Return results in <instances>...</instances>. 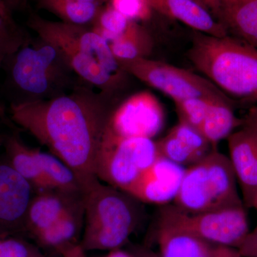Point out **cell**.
<instances>
[{
    "label": "cell",
    "mask_w": 257,
    "mask_h": 257,
    "mask_svg": "<svg viewBox=\"0 0 257 257\" xmlns=\"http://www.w3.org/2000/svg\"><path fill=\"white\" fill-rule=\"evenodd\" d=\"M85 84L51 99L13 102L10 106L12 120L68 165L84 192L99 180L98 152L111 114L119 104L116 93L97 92Z\"/></svg>",
    "instance_id": "6da1fadb"
},
{
    "label": "cell",
    "mask_w": 257,
    "mask_h": 257,
    "mask_svg": "<svg viewBox=\"0 0 257 257\" xmlns=\"http://www.w3.org/2000/svg\"><path fill=\"white\" fill-rule=\"evenodd\" d=\"M28 25L37 37L62 52L72 70L85 84L104 92L116 93L128 75L119 67L109 42L91 26L54 22L33 15Z\"/></svg>",
    "instance_id": "7a4b0ae2"
},
{
    "label": "cell",
    "mask_w": 257,
    "mask_h": 257,
    "mask_svg": "<svg viewBox=\"0 0 257 257\" xmlns=\"http://www.w3.org/2000/svg\"><path fill=\"white\" fill-rule=\"evenodd\" d=\"M187 57L204 77L235 102H257V48L226 35L194 31Z\"/></svg>",
    "instance_id": "3957f363"
},
{
    "label": "cell",
    "mask_w": 257,
    "mask_h": 257,
    "mask_svg": "<svg viewBox=\"0 0 257 257\" xmlns=\"http://www.w3.org/2000/svg\"><path fill=\"white\" fill-rule=\"evenodd\" d=\"M142 203L130 194L96 181L84 192L83 250L118 249L145 218Z\"/></svg>",
    "instance_id": "277c9868"
},
{
    "label": "cell",
    "mask_w": 257,
    "mask_h": 257,
    "mask_svg": "<svg viewBox=\"0 0 257 257\" xmlns=\"http://www.w3.org/2000/svg\"><path fill=\"white\" fill-rule=\"evenodd\" d=\"M8 75L23 101L43 100L72 90L77 77L58 49L37 37L5 60ZM20 102V101H18Z\"/></svg>",
    "instance_id": "5b68a950"
},
{
    "label": "cell",
    "mask_w": 257,
    "mask_h": 257,
    "mask_svg": "<svg viewBox=\"0 0 257 257\" xmlns=\"http://www.w3.org/2000/svg\"><path fill=\"white\" fill-rule=\"evenodd\" d=\"M229 157L214 147L200 162L184 171L173 204L189 214L243 204Z\"/></svg>",
    "instance_id": "8992f818"
},
{
    "label": "cell",
    "mask_w": 257,
    "mask_h": 257,
    "mask_svg": "<svg viewBox=\"0 0 257 257\" xmlns=\"http://www.w3.org/2000/svg\"><path fill=\"white\" fill-rule=\"evenodd\" d=\"M159 157L156 142L152 139L123 138L107 126L96 158V177L124 190Z\"/></svg>",
    "instance_id": "52a82bcc"
},
{
    "label": "cell",
    "mask_w": 257,
    "mask_h": 257,
    "mask_svg": "<svg viewBox=\"0 0 257 257\" xmlns=\"http://www.w3.org/2000/svg\"><path fill=\"white\" fill-rule=\"evenodd\" d=\"M157 217L209 242L237 249L250 231L244 204L189 214L168 204L160 206Z\"/></svg>",
    "instance_id": "ba28073f"
},
{
    "label": "cell",
    "mask_w": 257,
    "mask_h": 257,
    "mask_svg": "<svg viewBox=\"0 0 257 257\" xmlns=\"http://www.w3.org/2000/svg\"><path fill=\"white\" fill-rule=\"evenodd\" d=\"M117 62L126 74L170 96L173 101L204 97L234 101L204 76L187 69L151 60L149 57Z\"/></svg>",
    "instance_id": "9c48e42d"
},
{
    "label": "cell",
    "mask_w": 257,
    "mask_h": 257,
    "mask_svg": "<svg viewBox=\"0 0 257 257\" xmlns=\"http://www.w3.org/2000/svg\"><path fill=\"white\" fill-rule=\"evenodd\" d=\"M165 115L158 99L144 91L121 101L108 124L112 133L123 138L153 139L165 124Z\"/></svg>",
    "instance_id": "30bf717a"
},
{
    "label": "cell",
    "mask_w": 257,
    "mask_h": 257,
    "mask_svg": "<svg viewBox=\"0 0 257 257\" xmlns=\"http://www.w3.org/2000/svg\"><path fill=\"white\" fill-rule=\"evenodd\" d=\"M35 193L8 161H0V236L26 232L27 211Z\"/></svg>",
    "instance_id": "8fae6325"
},
{
    "label": "cell",
    "mask_w": 257,
    "mask_h": 257,
    "mask_svg": "<svg viewBox=\"0 0 257 257\" xmlns=\"http://www.w3.org/2000/svg\"><path fill=\"white\" fill-rule=\"evenodd\" d=\"M184 171L182 166L159 157L123 191L141 202L166 205L175 200Z\"/></svg>",
    "instance_id": "7c38bea8"
},
{
    "label": "cell",
    "mask_w": 257,
    "mask_h": 257,
    "mask_svg": "<svg viewBox=\"0 0 257 257\" xmlns=\"http://www.w3.org/2000/svg\"><path fill=\"white\" fill-rule=\"evenodd\" d=\"M227 141L229 157L241 188L243 204L251 208L257 195V135L240 126Z\"/></svg>",
    "instance_id": "4fadbf2b"
},
{
    "label": "cell",
    "mask_w": 257,
    "mask_h": 257,
    "mask_svg": "<svg viewBox=\"0 0 257 257\" xmlns=\"http://www.w3.org/2000/svg\"><path fill=\"white\" fill-rule=\"evenodd\" d=\"M159 156L181 166L202 160L214 147L197 128L179 121L167 135L156 142Z\"/></svg>",
    "instance_id": "5bb4252c"
},
{
    "label": "cell",
    "mask_w": 257,
    "mask_h": 257,
    "mask_svg": "<svg viewBox=\"0 0 257 257\" xmlns=\"http://www.w3.org/2000/svg\"><path fill=\"white\" fill-rule=\"evenodd\" d=\"M155 236L161 257H214L218 246L158 217Z\"/></svg>",
    "instance_id": "9a60e30c"
},
{
    "label": "cell",
    "mask_w": 257,
    "mask_h": 257,
    "mask_svg": "<svg viewBox=\"0 0 257 257\" xmlns=\"http://www.w3.org/2000/svg\"><path fill=\"white\" fill-rule=\"evenodd\" d=\"M83 197L84 193L73 194L57 189L35 193L27 211L25 231L36 236Z\"/></svg>",
    "instance_id": "2e32d148"
},
{
    "label": "cell",
    "mask_w": 257,
    "mask_h": 257,
    "mask_svg": "<svg viewBox=\"0 0 257 257\" xmlns=\"http://www.w3.org/2000/svg\"><path fill=\"white\" fill-rule=\"evenodd\" d=\"M152 10L178 20L195 32L214 37L228 35L226 29L194 0H148Z\"/></svg>",
    "instance_id": "e0dca14e"
},
{
    "label": "cell",
    "mask_w": 257,
    "mask_h": 257,
    "mask_svg": "<svg viewBox=\"0 0 257 257\" xmlns=\"http://www.w3.org/2000/svg\"><path fill=\"white\" fill-rule=\"evenodd\" d=\"M84 224V197L72 204L62 216L35 237L42 244L62 249L65 252L74 247L75 241Z\"/></svg>",
    "instance_id": "ac0fdd59"
},
{
    "label": "cell",
    "mask_w": 257,
    "mask_h": 257,
    "mask_svg": "<svg viewBox=\"0 0 257 257\" xmlns=\"http://www.w3.org/2000/svg\"><path fill=\"white\" fill-rule=\"evenodd\" d=\"M2 144L4 145L8 163L31 184L35 192L53 189L44 177L32 148L23 143L18 134L5 135Z\"/></svg>",
    "instance_id": "d6986e66"
},
{
    "label": "cell",
    "mask_w": 257,
    "mask_h": 257,
    "mask_svg": "<svg viewBox=\"0 0 257 257\" xmlns=\"http://www.w3.org/2000/svg\"><path fill=\"white\" fill-rule=\"evenodd\" d=\"M218 22L228 35L257 48V0L225 5Z\"/></svg>",
    "instance_id": "ffe728a7"
},
{
    "label": "cell",
    "mask_w": 257,
    "mask_h": 257,
    "mask_svg": "<svg viewBox=\"0 0 257 257\" xmlns=\"http://www.w3.org/2000/svg\"><path fill=\"white\" fill-rule=\"evenodd\" d=\"M234 101H215L209 106L199 133L212 145L227 139L242 124L241 118L234 114Z\"/></svg>",
    "instance_id": "44dd1931"
},
{
    "label": "cell",
    "mask_w": 257,
    "mask_h": 257,
    "mask_svg": "<svg viewBox=\"0 0 257 257\" xmlns=\"http://www.w3.org/2000/svg\"><path fill=\"white\" fill-rule=\"evenodd\" d=\"M34 156L51 188L73 194L84 193L80 180L68 165L52 153L32 149Z\"/></svg>",
    "instance_id": "7402d4cb"
},
{
    "label": "cell",
    "mask_w": 257,
    "mask_h": 257,
    "mask_svg": "<svg viewBox=\"0 0 257 257\" xmlns=\"http://www.w3.org/2000/svg\"><path fill=\"white\" fill-rule=\"evenodd\" d=\"M116 60L148 58L154 48V40L146 29L132 21L124 35L109 43Z\"/></svg>",
    "instance_id": "603a6c76"
},
{
    "label": "cell",
    "mask_w": 257,
    "mask_h": 257,
    "mask_svg": "<svg viewBox=\"0 0 257 257\" xmlns=\"http://www.w3.org/2000/svg\"><path fill=\"white\" fill-rule=\"evenodd\" d=\"M39 6L50 12L64 23L92 26L104 5L72 0H37Z\"/></svg>",
    "instance_id": "cb8c5ba5"
},
{
    "label": "cell",
    "mask_w": 257,
    "mask_h": 257,
    "mask_svg": "<svg viewBox=\"0 0 257 257\" xmlns=\"http://www.w3.org/2000/svg\"><path fill=\"white\" fill-rule=\"evenodd\" d=\"M131 22L109 3L101 8L91 28L111 43L124 35Z\"/></svg>",
    "instance_id": "d4e9b609"
},
{
    "label": "cell",
    "mask_w": 257,
    "mask_h": 257,
    "mask_svg": "<svg viewBox=\"0 0 257 257\" xmlns=\"http://www.w3.org/2000/svg\"><path fill=\"white\" fill-rule=\"evenodd\" d=\"M215 101L223 100H215L204 97H192L174 101L179 121L190 125L199 131L209 106L213 101Z\"/></svg>",
    "instance_id": "484cf974"
},
{
    "label": "cell",
    "mask_w": 257,
    "mask_h": 257,
    "mask_svg": "<svg viewBox=\"0 0 257 257\" xmlns=\"http://www.w3.org/2000/svg\"><path fill=\"white\" fill-rule=\"evenodd\" d=\"M15 23H10L0 15V47L7 58L31 41Z\"/></svg>",
    "instance_id": "4316f807"
},
{
    "label": "cell",
    "mask_w": 257,
    "mask_h": 257,
    "mask_svg": "<svg viewBox=\"0 0 257 257\" xmlns=\"http://www.w3.org/2000/svg\"><path fill=\"white\" fill-rule=\"evenodd\" d=\"M108 3L132 21H145L151 17L152 8L148 0H109Z\"/></svg>",
    "instance_id": "83f0119b"
},
{
    "label": "cell",
    "mask_w": 257,
    "mask_h": 257,
    "mask_svg": "<svg viewBox=\"0 0 257 257\" xmlns=\"http://www.w3.org/2000/svg\"><path fill=\"white\" fill-rule=\"evenodd\" d=\"M0 257H41L37 248L17 238L0 237Z\"/></svg>",
    "instance_id": "f1b7e54d"
},
{
    "label": "cell",
    "mask_w": 257,
    "mask_h": 257,
    "mask_svg": "<svg viewBox=\"0 0 257 257\" xmlns=\"http://www.w3.org/2000/svg\"><path fill=\"white\" fill-rule=\"evenodd\" d=\"M241 257H257V225L238 248Z\"/></svg>",
    "instance_id": "f546056e"
},
{
    "label": "cell",
    "mask_w": 257,
    "mask_h": 257,
    "mask_svg": "<svg viewBox=\"0 0 257 257\" xmlns=\"http://www.w3.org/2000/svg\"><path fill=\"white\" fill-rule=\"evenodd\" d=\"M194 1L200 5L204 9L207 10L217 21L219 20L223 4H224V0H194Z\"/></svg>",
    "instance_id": "4dcf8cb0"
},
{
    "label": "cell",
    "mask_w": 257,
    "mask_h": 257,
    "mask_svg": "<svg viewBox=\"0 0 257 257\" xmlns=\"http://www.w3.org/2000/svg\"><path fill=\"white\" fill-rule=\"evenodd\" d=\"M128 252L132 257H161L159 253L154 251L151 247L143 245H131Z\"/></svg>",
    "instance_id": "1f68e13d"
},
{
    "label": "cell",
    "mask_w": 257,
    "mask_h": 257,
    "mask_svg": "<svg viewBox=\"0 0 257 257\" xmlns=\"http://www.w3.org/2000/svg\"><path fill=\"white\" fill-rule=\"evenodd\" d=\"M241 119V126L249 128L257 135V105L250 107Z\"/></svg>",
    "instance_id": "d6a6232c"
},
{
    "label": "cell",
    "mask_w": 257,
    "mask_h": 257,
    "mask_svg": "<svg viewBox=\"0 0 257 257\" xmlns=\"http://www.w3.org/2000/svg\"><path fill=\"white\" fill-rule=\"evenodd\" d=\"M214 257H241L237 248L218 245Z\"/></svg>",
    "instance_id": "836d02e7"
},
{
    "label": "cell",
    "mask_w": 257,
    "mask_h": 257,
    "mask_svg": "<svg viewBox=\"0 0 257 257\" xmlns=\"http://www.w3.org/2000/svg\"><path fill=\"white\" fill-rule=\"evenodd\" d=\"M0 15L10 23H15L10 15L9 8L7 7L3 0H0Z\"/></svg>",
    "instance_id": "e575fe53"
},
{
    "label": "cell",
    "mask_w": 257,
    "mask_h": 257,
    "mask_svg": "<svg viewBox=\"0 0 257 257\" xmlns=\"http://www.w3.org/2000/svg\"><path fill=\"white\" fill-rule=\"evenodd\" d=\"M81 246H74L64 253L66 257H81L83 254Z\"/></svg>",
    "instance_id": "d590c367"
},
{
    "label": "cell",
    "mask_w": 257,
    "mask_h": 257,
    "mask_svg": "<svg viewBox=\"0 0 257 257\" xmlns=\"http://www.w3.org/2000/svg\"><path fill=\"white\" fill-rule=\"evenodd\" d=\"M105 257H132L128 251H122V250L114 249L111 251V252Z\"/></svg>",
    "instance_id": "8d00e7d4"
},
{
    "label": "cell",
    "mask_w": 257,
    "mask_h": 257,
    "mask_svg": "<svg viewBox=\"0 0 257 257\" xmlns=\"http://www.w3.org/2000/svg\"><path fill=\"white\" fill-rule=\"evenodd\" d=\"M3 1L10 10V8H15L21 6L26 0H3Z\"/></svg>",
    "instance_id": "74e56055"
},
{
    "label": "cell",
    "mask_w": 257,
    "mask_h": 257,
    "mask_svg": "<svg viewBox=\"0 0 257 257\" xmlns=\"http://www.w3.org/2000/svg\"><path fill=\"white\" fill-rule=\"evenodd\" d=\"M248 1H252V0H224L223 7L225 6V5L236 4V3H244V2Z\"/></svg>",
    "instance_id": "f35d334b"
},
{
    "label": "cell",
    "mask_w": 257,
    "mask_h": 257,
    "mask_svg": "<svg viewBox=\"0 0 257 257\" xmlns=\"http://www.w3.org/2000/svg\"><path fill=\"white\" fill-rule=\"evenodd\" d=\"M72 1L87 2V3H96L104 5L107 3L109 0H72Z\"/></svg>",
    "instance_id": "ab89813d"
},
{
    "label": "cell",
    "mask_w": 257,
    "mask_h": 257,
    "mask_svg": "<svg viewBox=\"0 0 257 257\" xmlns=\"http://www.w3.org/2000/svg\"><path fill=\"white\" fill-rule=\"evenodd\" d=\"M7 59V56L5 55V52L2 50L0 47V69L4 65L5 61Z\"/></svg>",
    "instance_id": "60d3db41"
},
{
    "label": "cell",
    "mask_w": 257,
    "mask_h": 257,
    "mask_svg": "<svg viewBox=\"0 0 257 257\" xmlns=\"http://www.w3.org/2000/svg\"><path fill=\"white\" fill-rule=\"evenodd\" d=\"M5 116V111L4 107H3V105L0 104V118L1 119H4Z\"/></svg>",
    "instance_id": "b9f144b4"
},
{
    "label": "cell",
    "mask_w": 257,
    "mask_h": 257,
    "mask_svg": "<svg viewBox=\"0 0 257 257\" xmlns=\"http://www.w3.org/2000/svg\"><path fill=\"white\" fill-rule=\"evenodd\" d=\"M251 208H253V209H254L257 211V195L255 197L254 200H253L252 207Z\"/></svg>",
    "instance_id": "7bdbcfd3"
},
{
    "label": "cell",
    "mask_w": 257,
    "mask_h": 257,
    "mask_svg": "<svg viewBox=\"0 0 257 257\" xmlns=\"http://www.w3.org/2000/svg\"><path fill=\"white\" fill-rule=\"evenodd\" d=\"M4 119H1V118H0V120H3ZM0 143H2V142H1V140H0Z\"/></svg>",
    "instance_id": "ee69618b"
},
{
    "label": "cell",
    "mask_w": 257,
    "mask_h": 257,
    "mask_svg": "<svg viewBox=\"0 0 257 257\" xmlns=\"http://www.w3.org/2000/svg\"><path fill=\"white\" fill-rule=\"evenodd\" d=\"M0 237H5V236H0Z\"/></svg>",
    "instance_id": "f6af8a7d"
},
{
    "label": "cell",
    "mask_w": 257,
    "mask_h": 257,
    "mask_svg": "<svg viewBox=\"0 0 257 257\" xmlns=\"http://www.w3.org/2000/svg\"><path fill=\"white\" fill-rule=\"evenodd\" d=\"M81 257H84V256H83V254L82 255V256H81Z\"/></svg>",
    "instance_id": "bcb514c9"
}]
</instances>
